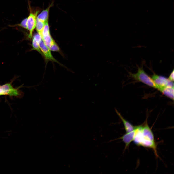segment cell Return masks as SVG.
Returning <instances> with one entry per match:
<instances>
[{
  "label": "cell",
  "mask_w": 174,
  "mask_h": 174,
  "mask_svg": "<svg viewBox=\"0 0 174 174\" xmlns=\"http://www.w3.org/2000/svg\"><path fill=\"white\" fill-rule=\"evenodd\" d=\"M142 125L136 127V132L133 140L134 143L139 146L151 148L152 149L155 155L158 157L157 150V145L155 141H153L144 138L142 133Z\"/></svg>",
  "instance_id": "1"
},
{
  "label": "cell",
  "mask_w": 174,
  "mask_h": 174,
  "mask_svg": "<svg viewBox=\"0 0 174 174\" xmlns=\"http://www.w3.org/2000/svg\"><path fill=\"white\" fill-rule=\"evenodd\" d=\"M143 66L142 65L140 66H138L137 72L135 73L130 72V77L148 86L155 88V85L152 79L145 72Z\"/></svg>",
  "instance_id": "2"
},
{
  "label": "cell",
  "mask_w": 174,
  "mask_h": 174,
  "mask_svg": "<svg viewBox=\"0 0 174 174\" xmlns=\"http://www.w3.org/2000/svg\"><path fill=\"white\" fill-rule=\"evenodd\" d=\"M152 78L155 86V88L160 91L167 86L174 84L173 82L171 81L166 78L158 75L154 73Z\"/></svg>",
  "instance_id": "3"
},
{
  "label": "cell",
  "mask_w": 174,
  "mask_h": 174,
  "mask_svg": "<svg viewBox=\"0 0 174 174\" xmlns=\"http://www.w3.org/2000/svg\"><path fill=\"white\" fill-rule=\"evenodd\" d=\"M39 12L38 11H37L35 12L30 11L28 17L27 18V29L29 32L28 37L30 39L32 37L33 32L36 27L37 15Z\"/></svg>",
  "instance_id": "4"
},
{
  "label": "cell",
  "mask_w": 174,
  "mask_h": 174,
  "mask_svg": "<svg viewBox=\"0 0 174 174\" xmlns=\"http://www.w3.org/2000/svg\"><path fill=\"white\" fill-rule=\"evenodd\" d=\"M20 94L19 91L17 89L14 88L11 83L6 84L0 87V95H7L17 96Z\"/></svg>",
  "instance_id": "5"
},
{
  "label": "cell",
  "mask_w": 174,
  "mask_h": 174,
  "mask_svg": "<svg viewBox=\"0 0 174 174\" xmlns=\"http://www.w3.org/2000/svg\"><path fill=\"white\" fill-rule=\"evenodd\" d=\"M39 46L43 55L47 60H50L59 63L52 56L51 50L46 46L42 38L39 43Z\"/></svg>",
  "instance_id": "6"
},
{
  "label": "cell",
  "mask_w": 174,
  "mask_h": 174,
  "mask_svg": "<svg viewBox=\"0 0 174 174\" xmlns=\"http://www.w3.org/2000/svg\"><path fill=\"white\" fill-rule=\"evenodd\" d=\"M136 132V126L132 131L127 132L122 137L116 139H121L125 144V149L128 147L131 142L133 140Z\"/></svg>",
  "instance_id": "7"
},
{
  "label": "cell",
  "mask_w": 174,
  "mask_h": 174,
  "mask_svg": "<svg viewBox=\"0 0 174 174\" xmlns=\"http://www.w3.org/2000/svg\"><path fill=\"white\" fill-rule=\"evenodd\" d=\"M146 121L142 129V133L143 136L145 138L153 141H155L154 136L151 129L148 126Z\"/></svg>",
  "instance_id": "8"
},
{
  "label": "cell",
  "mask_w": 174,
  "mask_h": 174,
  "mask_svg": "<svg viewBox=\"0 0 174 174\" xmlns=\"http://www.w3.org/2000/svg\"><path fill=\"white\" fill-rule=\"evenodd\" d=\"M115 110L116 114L122 121L126 132H128L133 130L135 128V126L126 120L116 109H115Z\"/></svg>",
  "instance_id": "9"
},
{
  "label": "cell",
  "mask_w": 174,
  "mask_h": 174,
  "mask_svg": "<svg viewBox=\"0 0 174 174\" xmlns=\"http://www.w3.org/2000/svg\"><path fill=\"white\" fill-rule=\"evenodd\" d=\"M160 91L167 97L174 100V85H168Z\"/></svg>",
  "instance_id": "10"
},
{
  "label": "cell",
  "mask_w": 174,
  "mask_h": 174,
  "mask_svg": "<svg viewBox=\"0 0 174 174\" xmlns=\"http://www.w3.org/2000/svg\"><path fill=\"white\" fill-rule=\"evenodd\" d=\"M42 39L39 34H36L33 36L32 41V50H36L43 55L39 46V43Z\"/></svg>",
  "instance_id": "11"
},
{
  "label": "cell",
  "mask_w": 174,
  "mask_h": 174,
  "mask_svg": "<svg viewBox=\"0 0 174 174\" xmlns=\"http://www.w3.org/2000/svg\"><path fill=\"white\" fill-rule=\"evenodd\" d=\"M47 21L45 22L36 18V28L38 34L40 35L41 37L42 36V32L44 25Z\"/></svg>",
  "instance_id": "12"
},
{
  "label": "cell",
  "mask_w": 174,
  "mask_h": 174,
  "mask_svg": "<svg viewBox=\"0 0 174 174\" xmlns=\"http://www.w3.org/2000/svg\"><path fill=\"white\" fill-rule=\"evenodd\" d=\"M49 49L51 51H58L60 50L59 47L55 42L52 45Z\"/></svg>",
  "instance_id": "13"
},
{
  "label": "cell",
  "mask_w": 174,
  "mask_h": 174,
  "mask_svg": "<svg viewBox=\"0 0 174 174\" xmlns=\"http://www.w3.org/2000/svg\"><path fill=\"white\" fill-rule=\"evenodd\" d=\"M27 18L23 20L21 23H20L18 24L17 25H16L15 26H18L20 27H22L24 28L27 29Z\"/></svg>",
  "instance_id": "14"
},
{
  "label": "cell",
  "mask_w": 174,
  "mask_h": 174,
  "mask_svg": "<svg viewBox=\"0 0 174 174\" xmlns=\"http://www.w3.org/2000/svg\"><path fill=\"white\" fill-rule=\"evenodd\" d=\"M174 70L173 69L170 73L169 78L168 79L170 81L174 82Z\"/></svg>",
  "instance_id": "15"
},
{
  "label": "cell",
  "mask_w": 174,
  "mask_h": 174,
  "mask_svg": "<svg viewBox=\"0 0 174 174\" xmlns=\"http://www.w3.org/2000/svg\"></svg>",
  "instance_id": "16"
}]
</instances>
